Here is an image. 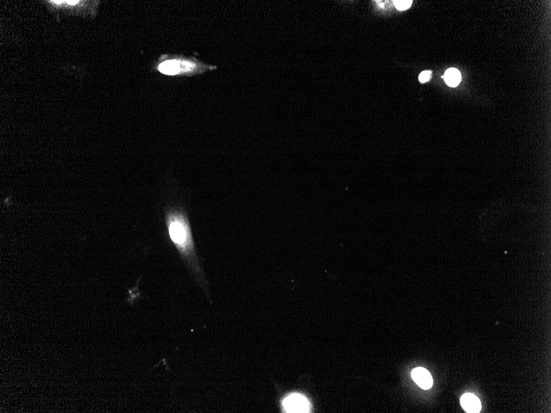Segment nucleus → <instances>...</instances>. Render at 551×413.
Here are the masks:
<instances>
[{
	"mask_svg": "<svg viewBox=\"0 0 551 413\" xmlns=\"http://www.w3.org/2000/svg\"><path fill=\"white\" fill-rule=\"evenodd\" d=\"M165 222L170 240L184 261L193 265L195 258L194 242L188 217L182 208H168L165 212Z\"/></svg>",
	"mask_w": 551,
	"mask_h": 413,
	"instance_id": "1",
	"label": "nucleus"
},
{
	"mask_svg": "<svg viewBox=\"0 0 551 413\" xmlns=\"http://www.w3.org/2000/svg\"><path fill=\"white\" fill-rule=\"evenodd\" d=\"M215 66L202 63L195 58H187L184 56L174 57H162L158 64V70L162 74L170 76L175 75H195L203 74L209 70H216Z\"/></svg>",
	"mask_w": 551,
	"mask_h": 413,
	"instance_id": "2",
	"label": "nucleus"
},
{
	"mask_svg": "<svg viewBox=\"0 0 551 413\" xmlns=\"http://www.w3.org/2000/svg\"><path fill=\"white\" fill-rule=\"evenodd\" d=\"M286 412H309L310 402L303 395L299 394H290L282 403Z\"/></svg>",
	"mask_w": 551,
	"mask_h": 413,
	"instance_id": "3",
	"label": "nucleus"
},
{
	"mask_svg": "<svg viewBox=\"0 0 551 413\" xmlns=\"http://www.w3.org/2000/svg\"><path fill=\"white\" fill-rule=\"evenodd\" d=\"M412 379L422 389H429L433 386V379L430 373L424 368L418 367L412 371Z\"/></svg>",
	"mask_w": 551,
	"mask_h": 413,
	"instance_id": "4",
	"label": "nucleus"
},
{
	"mask_svg": "<svg viewBox=\"0 0 551 413\" xmlns=\"http://www.w3.org/2000/svg\"><path fill=\"white\" fill-rule=\"evenodd\" d=\"M460 404L467 412H479L481 410L480 401L474 394H464L460 399Z\"/></svg>",
	"mask_w": 551,
	"mask_h": 413,
	"instance_id": "5",
	"label": "nucleus"
},
{
	"mask_svg": "<svg viewBox=\"0 0 551 413\" xmlns=\"http://www.w3.org/2000/svg\"><path fill=\"white\" fill-rule=\"evenodd\" d=\"M442 78L445 80L447 84L452 88L458 86L459 83H460V81H461V75H460V71L454 68L448 69L446 71L445 74H444Z\"/></svg>",
	"mask_w": 551,
	"mask_h": 413,
	"instance_id": "6",
	"label": "nucleus"
},
{
	"mask_svg": "<svg viewBox=\"0 0 551 413\" xmlns=\"http://www.w3.org/2000/svg\"><path fill=\"white\" fill-rule=\"evenodd\" d=\"M412 3H413V1H411V0H409V1H408V0H400V1L396 0V1H394V6L396 7L398 10L400 11L409 9L411 7Z\"/></svg>",
	"mask_w": 551,
	"mask_h": 413,
	"instance_id": "7",
	"label": "nucleus"
},
{
	"mask_svg": "<svg viewBox=\"0 0 551 413\" xmlns=\"http://www.w3.org/2000/svg\"><path fill=\"white\" fill-rule=\"evenodd\" d=\"M431 74H432L431 71H423V72H422L419 74L418 79H419L421 83H426V82H428V81L430 79Z\"/></svg>",
	"mask_w": 551,
	"mask_h": 413,
	"instance_id": "8",
	"label": "nucleus"
}]
</instances>
